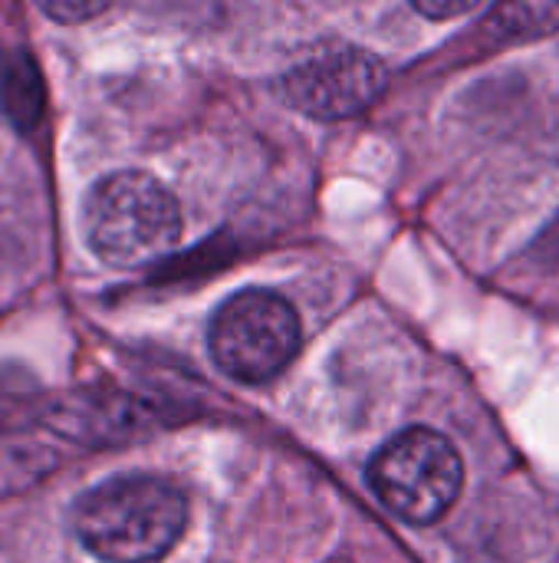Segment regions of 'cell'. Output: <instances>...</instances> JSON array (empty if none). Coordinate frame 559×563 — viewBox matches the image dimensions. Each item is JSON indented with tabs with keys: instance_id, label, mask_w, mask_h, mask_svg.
<instances>
[{
	"instance_id": "obj_7",
	"label": "cell",
	"mask_w": 559,
	"mask_h": 563,
	"mask_svg": "<svg viewBox=\"0 0 559 563\" xmlns=\"http://www.w3.org/2000/svg\"><path fill=\"white\" fill-rule=\"evenodd\" d=\"M40 10H43L46 16H53V20L79 23V20H89V16H96V13H102L105 3H66V0H59V3H43Z\"/></svg>"
},
{
	"instance_id": "obj_3",
	"label": "cell",
	"mask_w": 559,
	"mask_h": 563,
	"mask_svg": "<svg viewBox=\"0 0 559 563\" xmlns=\"http://www.w3.org/2000/svg\"><path fill=\"white\" fill-rule=\"evenodd\" d=\"M369 485L392 515L425 528L455 508L465 485V465L441 432L418 426L379 449L369 465Z\"/></svg>"
},
{
	"instance_id": "obj_1",
	"label": "cell",
	"mask_w": 559,
	"mask_h": 563,
	"mask_svg": "<svg viewBox=\"0 0 559 563\" xmlns=\"http://www.w3.org/2000/svg\"><path fill=\"white\" fill-rule=\"evenodd\" d=\"M72 528L99 561L158 563L188 528V498L165 478L122 475L79 498Z\"/></svg>"
},
{
	"instance_id": "obj_2",
	"label": "cell",
	"mask_w": 559,
	"mask_h": 563,
	"mask_svg": "<svg viewBox=\"0 0 559 563\" xmlns=\"http://www.w3.org/2000/svg\"><path fill=\"white\" fill-rule=\"evenodd\" d=\"M82 234L102 264L148 267L178 247L181 208L155 175L135 168L112 172L86 195Z\"/></svg>"
},
{
	"instance_id": "obj_5",
	"label": "cell",
	"mask_w": 559,
	"mask_h": 563,
	"mask_svg": "<svg viewBox=\"0 0 559 563\" xmlns=\"http://www.w3.org/2000/svg\"><path fill=\"white\" fill-rule=\"evenodd\" d=\"M283 96L293 109L320 122H339L366 112L389 86L379 56L356 43H320L283 73Z\"/></svg>"
},
{
	"instance_id": "obj_6",
	"label": "cell",
	"mask_w": 559,
	"mask_h": 563,
	"mask_svg": "<svg viewBox=\"0 0 559 563\" xmlns=\"http://www.w3.org/2000/svg\"><path fill=\"white\" fill-rule=\"evenodd\" d=\"M0 109L20 129H33L43 115V76L26 49L0 59Z\"/></svg>"
},
{
	"instance_id": "obj_4",
	"label": "cell",
	"mask_w": 559,
	"mask_h": 563,
	"mask_svg": "<svg viewBox=\"0 0 559 563\" xmlns=\"http://www.w3.org/2000/svg\"><path fill=\"white\" fill-rule=\"evenodd\" d=\"M208 346L224 376L260 386L293 363L300 350V317L273 290H241L217 307Z\"/></svg>"
},
{
	"instance_id": "obj_8",
	"label": "cell",
	"mask_w": 559,
	"mask_h": 563,
	"mask_svg": "<svg viewBox=\"0 0 559 563\" xmlns=\"http://www.w3.org/2000/svg\"><path fill=\"white\" fill-rule=\"evenodd\" d=\"M471 3H418V10L425 16H455V13H465Z\"/></svg>"
}]
</instances>
